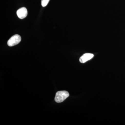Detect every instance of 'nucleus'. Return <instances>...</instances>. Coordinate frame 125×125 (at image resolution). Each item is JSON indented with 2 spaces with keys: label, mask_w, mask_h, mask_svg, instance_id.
Listing matches in <instances>:
<instances>
[{
  "label": "nucleus",
  "mask_w": 125,
  "mask_h": 125,
  "mask_svg": "<svg viewBox=\"0 0 125 125\" xmlns=\"http://www.w3.org/2000/svg\"><path fill=\"white\" fill-rule=\"evenodd\" d=\"M69 96V94L67 91H61L57 92L55 100L56 102H62Z\"/></svg>",
  "instance_id": "f257e3e1"
},
{
  "label": "nucleus",
  "mask_w": 125,
  "mask_h": 125,
  "mask_svg": "<svg viewBox=\"0 0 125 125\" xmlns=\"http://www.w3.org/2000/svg\"><path fill=\"white\" fill-rule=\"evenodd\" d=\"M21 40V38L20 35L15 34L12 36L7 42L8 46L10 47L13 46L18 45L20 42Z\"/></svg>",
  "instance_id": "f03ea898"
},
{
  "label": "nucleus",
  "mask_w": 125,
  "mask_h": 125,
  "mask_svg": "<svg viewBox=\"0 0 125 125\" xmlns=\"http://www.w3.org/2000/svg\"><path fill=\"white\" fill-rule=\"evenodd\" d=\"M16 13L18 18L21 19H23L27 17L28 15V11L25 7H23L17 10Z\"/></svg>",
  "instance_id": "7ed1b4c3"
},
{
  "label": "nucleus",
  "mask_w": 125,
  "mask_h": 125,
  "mask_svg": "<svg viewBox=\"0 0 125 125\" xmlns=\"http://www.w3.org/2000/svg\"><path fill=\"white\" fill-rule=\"evenodd\" d=\"M94 56V54H93L85 53L79 59L80 62L81 63H85V62L92 59Z\"/></svg>",
  "instance_id": "20e7f679"
},
{
  "label": "nucleus",
  "mask_w": 125,
  "mask_h": 125,
  "mask_svg": "<svg viewBox=\"0 0 125 125\" xmlns=\"http://www.w3.org/2000/svg\"><path fill=\"white\" fill-rule=\"evenodd\" d=\"M50 0H42L41 4L42 7H45L49 3Z\"/></svg>",
  "instance_id": "39448f33"
}]
</instances>
